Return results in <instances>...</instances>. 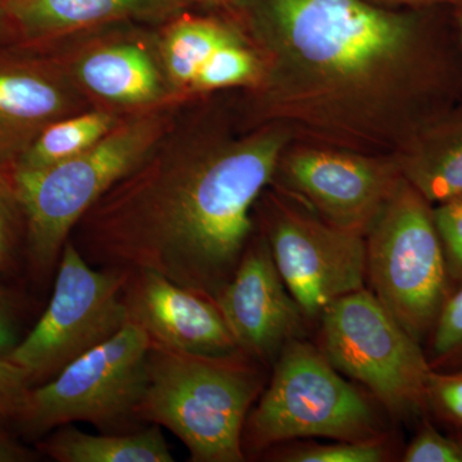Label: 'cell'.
<instances>
[{
  "mask_svg": "<svg viewBox=\"0 0 462 462\" xmlns=\"http://www.w3.org/2000/svg\"><path fill=\"white\" fill-rule=\"evenodd\" d=\"M263 58L257 125L293 138L393 156L462 102V42L448 7L372 0H239Z\"/></svg>",
  "mask_w": 462,
  "mask_h": 462,
  "instance_id": "obj_1",
  "label": "cell"
},
{
  "mask_svg": "<svg viewBox=\"0 0 462 462\" xmlns=\"http://www.w3.org/2000/svg\"><path fill=\"white\" fill-rule=\"evenodd\" d=\"M291 139L276 125L238 139L175 125L88 209L76 247L97 267L149 270L215 303L254 236L252 209Z\"/></svg>",
  "mask_w": 462,
  "mask_h": 462,
  "instance_id": "obj_2",
  "label": "cell"
},
{
  "mask_svg": "<svg viewBox=\"0 0 462 462\" xmlns=\"http://www.w3.org/2000/svg\"><path fill=\"white\" fill-rule=\"evenodd\" d=\"M261 366L243 352L202 357L151 346L143 421L175 434L190 461H245V421L264 389Z\"/></svg>",
  "mask_w": 462,
  "mask_h": 462,
  "instance_id": "obj_3",
  "label": "cell"
},
{
  "mask_svg": "<svg viewBox=\"0 0 462 462\" xmlns=\"http://www.w3.org/2000/svg\"><path fill=\"white\" fill-rule=\"evenodd\" d=\"M175 102L127 115L93 147L47 169L14 171L32 272L48 276L81 217L175 126Z\"/></svg>",
  "mask_w": 462,
  "mask_h": 462,
  "instance_id": "obj_4",
  "label": "cell"
},
{
  "mask_svg": "<svg viewBox=\"0 0 462 462\" xmlns=\"http://www.w3.org/2000/svg\"><path fill=\"white\" fill-rule=\"evenodd\" d=\"M379 437L382 422L367 397L319 346L300 338L289 342L273 364L269 385L248 413L243 448L260 454L302 438L355 442Z\"/></svg>",
  "mask_w": 462,
  "mask_h": 462,
  "instance_id": "obj_5",
  "label": "cell"
},
{
  "mask_svg": "<svg viewBox=\"0 0 462 462\" xmlns=\"http://www.w3.org/2000/svg\"><path fill=\"white\" fill-rule=\"evenodd\" d=\"M365 239L374 296L424 346L454 291L433 205L402 178Z\"/></svg>",
  "mask_w": 462,
  "mask_h": 462,
  "instance_id": "obj_6",
  "label": "cell"
},
{
  "mask_svg": "<svg viewBox=\"0 0 462 462\" xmlns=\"http://www.w3.org/2000/svg\"><path fill=\"white\" fill-rule=\"evenodd\" d=\"M147 334L129 324L81 356L53 379L32 387L17 424L39 438L62 425L84 421L99 433H132L145 424L141 416L148 382Z\"/></svg>",
  "mask_w": 462,
  "mask_h": 462,
  "instance_id": "obj_7",
  "label": "cell"
},
{
  "mask_svg": "<svg viewBox=\"0 0 462 462\" xmlns=\"http://www.w3.org/2000/svg\"><path fill=\"white\" fill-rule=\"evenodd\" d=\"M319 320V349L340 374L363 384L398 419L427 415L431 367L424 346L373 291L363 288L339 298Z\"/></svg>",
  "mask_w": 462,
  "mask_h": 462,
  "instance_id": "obj_8",
  "label": "cell"
},
{
  "mask_svg": "<svg viewBox=\"0 0 462 462\" xmlns=\"http://www.w3.org/2000/svg\"><path fill=\"white\" fill-rule=\"evenodd\" d=\"M50 305L9 355L44 384L129 324L124 291L129 270L94 269L74 240H67L57 266Z\"/></svg>",
  "mask_w": 462,
  "mask_h": 462,
  "instance_id": "obj_9",
  "label": "cell"
},
{
  "mask_svg": "<svg viewBox=\"0 0 462 462\" xmlns=\"http://www.w3.org/2000/svg\"><path fill=\"white\" fill-rule=\"evenodd\" d=\"M263 225L273 263L307 321L365 288V236L324 223L281 193L264 199Z\"/></svg>",
  "mask_w": 462,
  "mask_h": 462,
  "instance_id": "obj_10",
  "label": "cell"
},
{
  "mask_svg": "<svg viewBox=\"0 0 462 462\" xmlns=\"http://www.w3.org/2000/svg\"><path fill=\"white\" fill-rule=\"evenodd\" d=\"M401 181L393 156L309 143L285 149L272 182L324 223L366 236Z\"/></svg>",
  "mask_w": 462,
  "mask_h": 462,
  "instance_id": "obj_11",
  "label": "cell"
},
{
  "mask_svg": "<svg viewBox=\"0 0 462 462\" xmlns=\"http://www.w3.org/2000/svg\"><path fill=\"white\" fill-rule=\"evenodd\" d=\"M90 105L53 47L0 48V165L11 169L45 127Z\"/></svg>",
  "mask_w": 462,
  "mask_h": 462,
  "instance_id": "obj_12",
  "label": "cell"
},
{
  "mask_svg": "<svg viewBox=\"0 0 462 462\" xmlns=\"http://www.w3.org/2000/svg\"><path fill=\"white\" fill-rule=\"evenodd\" d=\"M243 354L266 366L300 339L307 319L278 272L263 234L249 240L229 284L216 300Z\"/></svg>",
  "mask_w": 462,
  "mask_h": 462,
  "instance_id": "obj_13",
  "label": "cell"
},
{
  "mask_svg": "<svg viewBox=\"0 0 462 462\" xmlns=\"http://www.w3.org/2000/svg\"><path fill=\"white\" fill-rule=\"evenodd\" d=\"M90 103L120 115L175 102L158 38L142 33L94 36L75 51L51 45Z\"/></svg>",
  "mask_w": 462,
  "mask_h": 462,
  "instance_id": "obj_14",
  "label": "cell"
},
{
  "mask_svg": "<svg viewBox=\"0 0 462 462\" xmlns=\"http://www.w3.org/2000/svg\"><path fill=\"white\" fill-rule=\"evenodd\" d=\"M124 300L129 322L147 334L152 346L202 357L242 352L216 303L165 276L132 270Z\"/></svg>",
  "mask_w": 462,
  "mask_h": 462,
  "instance_id": "obj_15",
  "label": "cell"
},
{
  "mask_svg": "<svg viewBox=\"0 0 462 462\" xmlns=\"http://www.w3.org/2000/svg\"><path fill=\"white\" fill-rule=\"evenodd\" d=\"M17 42L51 47L120 23H169L189 0H2Z\"/></svg>",
  "mask_w": 462,
  "mask_h": 462,
  "instance_id": "obj_16",
  "label": "cell"
},
{
  "mask_svg": "<svg viewBox=\"0 0 462 462\" xmlns=\"http://www.w3.org/2000/svg\"><path fill=\"white\" fill-rule=\"evenodd\" d=\"M404 180L436 206L462 194V102L393 154Z\"/></svg>",
  "mask_w": 462,
  "mask_h": 462,
  "instance_id": "obj_17",
  "label": "cell"
},
{
  "mask_svg": "<svg viewBox=\"0 0 462 462\" xmlns=\"http://www.w3.org/2000/svg\"><path fill=\"white\" fill-rule=\"evenodd\" d=\"M166 23L158 38V47L176 98L190 96L194 81L207 60L243 32L238 21L190 16L185 12Z\"/></svg>",
  "mask_w": 462,
  "mask_h": 462,
  "instance_id": "obj_18",
  "label": "cell"
},
{
  "mask_svg": "<svg viewBox=\"0 0 462 462\" xmlns=\"http://www.w3.org/2000/svg\"><path fill=\"white\" fill-rule=\"evenodd\" d=\"M58 462H172L169 443L157 424L132 433L89 434L72 424L54 430L39 445Z\"/></svg>",
  "mask_w": 462,
  "mask_h": 462,
  "instance_id": "obj_19",
  "label": "cell"
},
{
  "mask_svg": "<svg viewBox=\"0 0 462 462\" xmlns=\"http://www.w3.org/2000/svg\"><path fill=\"white\" fill-rule=\"evenodd\" d=\"M125 117L111 109L94 107L60 118L42 130L11 170L47 169L78 156L105 138Z\"/></svg>",
  "mask_w": 462,
  "mask_h": 462,
  "instance_id": "obj_20",
  "label": "cell"
},
{
  "mask_svg": "<svg viewBox=\"0 0 462 462\" xmlns=\"http://www.w3.org/2000/svg\"><path fill=\"white\" fill-rule=\"evenodd\" d=\"M263 72V58L243 30L207 60L194 81L191 94L238 87L254 89L260 83Z\"/></svg>",
  "mask_w": 462,
  "mask_h": 462,
  "instance_id": "obj_21",
  "label": "cell"
},
{
  "mask_svg": "<svg viewBox=\"0 0 462 462\" xmlns=\"http://www.w3.org/2000/svg\"><path fill=\"white\" fill-rule=\"evenodd\" d=\"M424 343L431 369L462 370V284L447 300Z\"/></svg>",
  "mask_w": 462,
  "mask_h": 462,
  "instance_id": "obj_22",
  "label": "cell"
},
{
  "mask_svg": "<svg viewBox=\"0 0 462 462\" xmlns=\"http://www.w3.org/2000/svg\"><path fill=\"white\" fill-rule=\"evenodd\" d=\"M26 252V224L23 206L9 167L0 165V279L14 273Z\"/></svg>",
  "mask_w": 462,
  "mask_h": 462,
  "instance_id": "obj_23",
  "label": "cell"
},
{
  "mask_svg": "<svg viewBox=\"0 0 462 462\" xmlns=\"http://www.w3.org/2000/svg\"><path fill=\"white\" fill-rule=\"evenodd\" d=\"M385 437L366 440H334L328 445L305 443L275 452L276 461L284 462H383L389 460Z\"/></svg>",
  "mask_w": 462,
  "mask_h": 462,
  "instance_id": "obj_24",
  "label": "cell"
},
{
  "mask_svg": "<svg viewBox=\"0 0 462 462\" xmlns=\"http://www.w3.org/2000/svg\"><path fill=\"white\" fill-rule=\"evenodd\" d=\"M427 416L462 436V370L431 369L427 384Z\"/></svg>",
  "mask_w": 462,
  "mask_h": 462,
  "instance_id": "obj_25",
  "label": "cell"
},
{
  "mask_svg": "<svg viewBox=\"0 0 462 462\" xmlns=\"http://www.w3.org/2000/svg\"><path fill=\"white\" fill-rule=\"evenodd\" d=\"M403 462H462V436L443 433L430 416H422L420 425L406 447Z\"/></svg>",
  "mask_w": 462,
  "mask_h": 462,
  "instance_id": "obj_26",
  "label": "cell"
},
{
  "mask_svg": "<svg viewBox=\"0 0 462 462\" xmlns=\"http://www.w3.org/2000/svg\"><path fill=\"white\" fill-rule=\"evenodd\" d=\"M433 216L455 289L462 284V194L433 206Z\"/></svg>",
  "mask_w": 462,
  "mask_h": 462,
  "instance_id": "obj_27",
  "label": "cell"
},
{
  "mask_svg": "<svg viewBox=\"0 0 462 462\" xmlns=\"http://www.w3.org/2000/svg\"><path fill=\"white\" fill-rule=\"evenodd\" d=\"M32 387L26 369L7 357H0V424L20 420Z\"/></svg>",
  "mask_w": 462,
  "mask_h": 462,
  "instance_id": "obj_28",
  "label": "cell"
},
{
  "mask_svg": "<svg viewBox=\"0 0 462 462\" xmlns=\"http://www.w3.org/2000/svg\"><path fill=\"white\" fill-rule=\"evenodd\" d=\"M20 314L14 297L0 285V357H9L23 340Z\"/></svg>",
  "mask_w": 462,
  "mask_h": 462,
  "instance_id": "obj_29",
  "label": "cell"
},
{
  "mask_svg": "<svg viewBox=\"0 0 462 462\" xmlns=\"http://www.w3.org/2000/svg\"><path fill=\"white\" fill-rule=\"evenodd\" d=\"M36 455L0 427V462L33 461Z\"/></svg>",
  "mask_w": 462,
  "mask_h": 462,
  "instance_id": "obj_30",
  "label": "cell"
},
{
  "mask_svg": "<svg viewBox=\"0 0 462 462\" xmlns=\"http://www.w3.org/2000/svg\"><path fill=\"white\" fill-rule=\"evenodd\" d=\"M382 5L393 8L448 7L456 0H374Z\"/></svg>",
  "mask_w": 462,
  "mask_h": 462,
  "instance_id": "obj_31",
  "label": "cell"
},
{
  "mask_svg": "<svg viewBox=\"0 0 462 462\" xmlns=\"http://www.w3.org/2000/svg\"><path fill=\"white\" fill-rule=\"evenodd\" d=\"M14 42H17L16 36L9 23L5 8H3L2 0H0V48L14 44Z\"/></svg>",
  "mask_w": 462,
  "mask_h": 462,
  "instance_id": "obj_32",
  "label": "cell"
},
{
  "mask_svg": "<svg viewBox=\"0 0 462 462\" xmlns=\"http://www.w3.org/2000/svg\"><path fill=\"white\" fill-rule=\"evenodd\" d=\"M448 11L456 32H457L458 38L462 42V0H456L455 3L448 5Z\"/></svg>",
  "mask_w": 462,
  "mask_h": 462,
  "instance_id": "obj_33",
  "label": "cell"
},
{
  "mask_svg": "<svg viewBox=\"0 0 462 462\" xmlns=\"http://www.w3.org/2000/svg\"><path fill=\"white\" fill-rule=\"evenodd\" d=\"M190 5H209V7H233L239 0H189Z\"/></svg>",
  "mask_w": 462,
  "mask_h": 462,
  "instance_id": "obj_34",
  "label": "cell"
}]
</instances>
